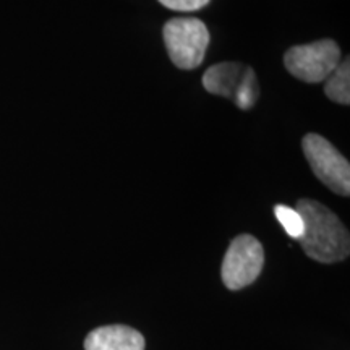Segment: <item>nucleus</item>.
<instances>
[{
	"label": "nucleus",
	"instance_id": "8",
	"mask_svg": "<svg viewBox=\"0 0 350 350\" xmlns=\"http://www.w3.org/2000/svg\"><path fill=\"white\" fill-rule=\"evenodd\" d=\"M325 93L327 98L338 104H350V64L349 59L340 60L338 67L326 78Z\"/></svg>",
	"mask_w": 350,
	"mask_h": 350
},
{
	"label": "nucleus",
	"instance_id": "10",
	"mask_svg": "<svg viewBox=\"0 0 350 350\" xmlns=\"http://www.w3.org/2000/svg\"><path fill=\"white\" fill-rule=\"evenodd\" d=\"M169 10L177 12H195L208 5L209 0H159Z\"/></svg>",
	"mask_w": 350,
	"mask_h": 350
},
{
	"label": "nucleus",
	"instance_id": "5",
	"mask_svg": "<svg viewBox=\"0 0 350 350\" xmlns=\"http://www.w3.org/2000/svg\"><path fill=\"white\" fill-rule=\"evenodd\" d=\"M305 157L313 172L331 191L340 196L350 195V164L321 135L308 133L301 142Z\"/></svg>",
	"mask_w": 350,
	"mask_h": 350
},
{
	"label": "nucleus",
	"instance_id": "9",
	"mask_svg": "<svg viewBox=\"0 0 350 350\" xmlns=\"http://www.w3.org/2000/svg\"><path fill=\"white\" fill-rule=\"evenodd\" d=\"M274 214L278 221L281 222L284 230L287 232L288 237L299 240L304 234V221H301L300 213L295 208H288L286 204H278L274 208Z\"/></svg>",
	"mask_w": 350,
	"mask_h": 350
},
{
	"label": "nucleus",
	"instance_id": "1",
	"mask_svg": "<svg viewBox=\"0 0 350 350\" xmlns=\"http://www.w3.org/2000/svg\"><path fill=\"white\" fill-rule=\"evenodd\" d=\"M295 209L304 221V234L297 242L306 255L319 262H338L349 256V232L331 209L314 200H300Z\"/></svg>",
	"mask_w": 350,
	"mask_h": 350
},
{
	"label": "nucleus",
	"instance_id": "3",
	"mask_svg": "<svg viewBox=\"0 0 350 350\" xmlns=\"http://www.w3.org/2000/svg\"><path fill=\"white\" fill-rule=\"evenodd\" d=\"M164 42L175 67L196 68L209 46L206 25L198 18H172L164 26Z\"/></svg>",
	"mask_w": 350,
	"mask_h": 350
},
{
	"label": "nucleus",
	"instance_id": "6",
	"mask_svg": "<svg viewBox=\"0 0 350 350\" xmlns=\"http://www.w3.org/2000/svg\"><path fill=\"white\" fill-rule=\"evenodd\" d=\"M262 265L265 252L261 243L252 235H239L232 240L222 261V282L230 291H240L256 281Z\"/></svg>",
	"mask_w": 350,
	"mask_h": 350
},
{
	"label": "nucleus",
	"instance_id": "2",
	"mask_svg": "<svg viewBox=\"0 0 350 350\" xmlns=\"http://www.w3.org/2000/svg\"><path fill=\"white\" fill-rule=\"evenodd\" d=\"M203 86L208 93L232 99L242 111H250L260 96L253 68L237 62H222L204 72Z\"/></svg>",
	"mask_w": 350,
	"mask_h": 350
},
{
	"label": "nucleus",
	"instance_id": "4",
	"mask_svg": "<svg viewBox=\"0 0 350 350\" xmlns=\"http://www.w3.org/2000/svg\"><path fill=\"white\" fill-rule=\"evenodd\" d=\"M340 60V49L332 39L294 46L284 55L288 73L305 83L325 81Z\"/></svg>",
	"mask_w": 350,
	"mask_h": 350
},
{
	"label": "nucleus",
	"instance_id": "7",
	"mask_svg": "<svg viewBox=\"0 0 350 350\" xmlns=\"http://www.w3.org/2000/svg\"><path fill=\"white\" fill-rule=\"evenodd\" d=\"M85 350H144V338L129 326H103L86 336Z\"/></svg>",
	"mask_w": 350,
	"mask_h": 350
}]
</instances>
